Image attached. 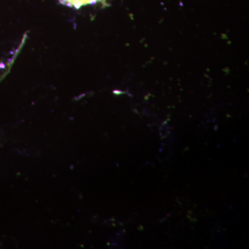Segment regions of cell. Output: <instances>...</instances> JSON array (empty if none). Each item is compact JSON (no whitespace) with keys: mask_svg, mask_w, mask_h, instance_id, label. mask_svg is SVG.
<instances>
[{"mask_svg":"<svg viewBox=\"0 0 249 249\" xmlns=\"http://www.w3.org/2000/svg\"><path fill=\"white\" fill-rule=\"evenodd\" d=\"M59 1L65 6L78 9L85 5L95 4L99 0H59Z\"/></svg>","mask_w":249,"mask_h":249,"instance_id":"1","label":"cell"}]
</instances>
